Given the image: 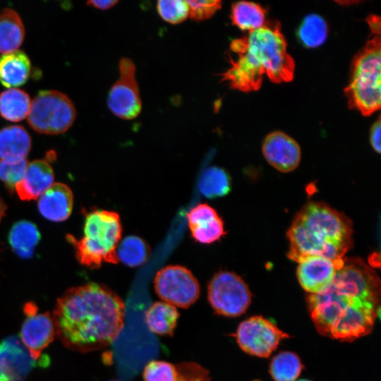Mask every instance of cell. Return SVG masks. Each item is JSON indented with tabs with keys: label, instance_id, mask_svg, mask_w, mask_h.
<instances>
[{
	"label": "cell",
	"instance_id": "6da1fadb",
	"mask_svg": "<svg viewBox=\"0 0 381 381\" xmlns=\"http://www.w3.org/2000/svg\"><path fill=\"white\" fill-rule=\"evenodd\" d=\"M307 303L320 334L353 341L369 334L380 315V280L363 260L344 258L330 285Z\"/></svg>",
	"mask_w": 381,
	"mask_h": 381
},
{
	"label": "cell",
	"instance_id": "7a4b0ae2",
	"mask_svg": "<svg viewBox=\"0 0 381 381\" xmlns=\"http://www.w3.org/2000/svg\"><path fill=\"white\" fill-rule=\"evenodd\" d=\"M124 315V303L115 292L90 282L66 291L57 300L52 320L66 347L87 353L111 345L123 329Z\"/></svg>",
	"mask_w": 381,
	"mask_h": 381
},
{
	"label": "cell",
	"instance_id": "3957f363",
	"mask_svg": "<svg viewBox=\"0 0 381 381\" xmlns=\"http://www.w3.org/2000/svg\"><path fill=\"white\" fill-rule=\"evenodd\" d=\"M230 50V67L222 73V80L243 92L258 90L267 76L275 83L294 78L295 63L287 52V44L279 22H267L261 28L234 40Z\"/></svg>",
	"mask_w": 381,
	"mask_h": 381
},
{
	"label": "cell",
	"instance_id": "277c9868",
	"mask_svg": "<svg viewBox=\"0 0 381 381\" xmlns=\"http://www.w3.org/2000/svg\"><path fill=\"white\" fill-rule=\"evenodd\" d=\"M287 238L288 257L296 262L309 256L338 261L352 246L353 226L344 214L327 205L310 202L296 215Z\"/></svg>",
	"mask_w": 381,
	"mask_h": 381
},
{
	"label": "cell",
	"instance_id": "5b68a950",
	"mask_svg": "<svg viewBox=\"0 0 381 381\" xmlns=\"http://www.w3.org/2000/svg\"><path fill=\"white\" fill-rule=\"evenodd\" d=\"M369 27L370 38L354 56L350 80L344 89L349 107L363 116L378 110L381 102L380 24L372 23Z\"/></svg>",
	"mask_w": 381,
	"mask_h": 381
},
{
	"label": "cell",
	"instance_id": "8992f818",
	"mask_svg": "<svg viewBox=\"0 0 381 381\" xmlns=\"http://www.w3.org/2000/svg\"><path fill=\"white\" fill-rule=\"evenodd\" d=\"M83 231L84 235L79 240L67 236L82 265L98 268L103 262L119 263L116 249L121 238L122 226L118 213L102 210L88 213Z\"/></svg>",
	"mask_w": 381,
	"mask_h": 381
},
{
	"label": "cell",
	"instance_id": "52a82bcc",
	"mask_svg": "<svg viewBox=\"0 0 381 381\" xmlns=\"http://www.w3.org/2000/svg\"><path fill=\"white\" fill-rule=\"evenodd\" d=\"M77 111L71 99L56 90H42L31 101L27 117L36 132L58 135L67 131L74 123Z\"/></svg>",
	"mask_w": 381,
	"mask_h": 381
},
{
	"label": "cell",
	"instance_id": "ba28073f",
	"mask_svg": "<svg viewBox=\"0 0 381 381\" xmlns=\"http://www.w3.org/2000/svg\"><path fill=\"white\" fill-rule=\"evenodd\" d=\"M207 298L219 315L237 317L248 309L251 293L241 277L229 271L216 273L207 286Z\"/></svg>",
	"mask_w": 381,
	"mask_h": 381
},
{
	"label": "cell",
	"instance_id": "9c48e42d",
	"mask_svg": "<svg viewBox=\"0 0 381 381\" xmlns=\"http://www.w3.org/2000/svg\"><path fill=\"white\" fill-rule=\"evenodd\" d=\"M154 286L164 302L183 308L193 305L200 294L196 277L181 265H168L161 269L155 275Z\"/></svg>",
	"mask_w": 381,
	"mask_h": 381
},
{
	"label": "cell",
	"instance_id": "30bf717a",
	"mask_svg": "<svg viewBox=\"0 0 381 381\" xmlns=\"http://www.w3.org/2000/svg\"><path fill=\"white\" fill-rule=\"evenodd\" d=\"M236 337L243 351L259 357L269 356L281 340L289 337L274 322L262 316H253L243 321Z\"/></svg>",
	"mask_w": 381,
	"mask_h": 381
},
{
	"label": "cell",
	"instance_id": "8fae6325",
	"mask_svg": "<svg viewBox=\"0 0 381 381\" xmlns=\"http://www.w3.org/2000/svg\"><path fill=\"white\" fill-rule=\"evenodd\" d=\"M135 66L128 58L119 61V78L112 85L107 97L111 111L123 119L135 118L142 109V101L135 78Z\"/></svg>",
	"mask_w": 381,
	"mask_h": 381
},
{
	"label": "cell",
	"instance_id": "7c38bea8",
	"mask_svg": "<svg viewBox=\"0 0 381 381\" xmlns=\"http://www.w3.org/2000/svg\"><path fill=\"white\" fill-rule=\"evenodd\" d=\"M26 318L20 333V339L35 361L42 356V351L53 341L55 329L49 313H38L37 307L32 304L25 306Z\"/></svg>",
	"mask_w": 381,
	"mask_h": 381
},
{
	"label": "cell",
	"instance_id": "4fadbf2b",
	"mask_svg": "<svg viewBox=\"0 0 381 381\" xmlns=\"http://www.w3.org/2000/svg\"><path fill=\"white\" fill-rule=\"evenodd\" d=\"M343 259L332 261L322 256H309L300 260L296 270L299 284L310 294L323 291L333 281Z\"/></svg>",
	"mask_w": 381,
	"mask_h": 381
},
{
	"label": "cell",
	"instance_id": "5bb4252c",
	"mask_svg": "<svg viewBox=\"0 0 381 381\" xmlns=\"http://www.w3.org/2000/svg\"><path fill=\"white\" fill-rule=\"evenodd\" d=\"M262 154L267 162L282 173L294 170L301 161V149L297 142L281 131H274L265 138Z\"/></svg>",
	"mask_w": 381,
	"mask_h": 381
},
{
	"label": "cell",
	"instance_id": "9a60e30c",
	"mask_svg": "<svg viewBox=\"0 0 381 381\" xmlns=\"http://www.w3.org/2000/svg\"><path fill=\"white\" fill-rule=\"evenodd\" d=\"M20 339L9 337L0 343V370L11 381H19L37 365Z\"/></svg>",
	"mask_w": 381,
	"mask_h": 381
},
{
	"label": "cell",
	"instance_id": "2e32d148",
	"mask_svg": "<svg viewBox=\"0 0 381 381\" xmlns=\"http://www.w3.org/2000/svg\"><path fill=\"white\" fill-rule=\"evenodd\" d=\"M193 238L201 243H212L224 234V226L217 212L207 204H198L187 214Z\"/></svg>",
	"mask_w": 381,
	"mask_h": 381
},
{
	"label": "cell",
	"instance_id": "e0dca14e",
	"mask_svg": "<svg viewBox=\"0 0 381 381\" xmlns=\"http://www.w3.org/2000/svg\"><path fill=\"white\" fill-rule=\"evenodd\" d=\"M54 174L49 163L44 159L34 160L28 163L15 190L23 200H35L54 183Z\"/></svg>",
	"mask_w": 381,
	"mask_h": 381
},
{
	"label": "cell",
	"instance_id": "ac0fdd59",
	"mask_svg": "<svg viewBox=\"0 0 381 381\" xmlns=\"http://www.w3.org/2000/svg\"><path fill=\"white\" fill-rule=\"evenodd\" d=\"M73 195L71 188L62 183H54L38 198L40 214L52 222L66 220L73 209Z\"/></svg>",
	"mask_w": 381,
	"mask_h": 381
},
{
	"label": "cell",
	"instance_id": "d6986e66",
	"mask_svg": "<svg viewBox=\"0 0 381 381\" xmlns=\"http://www.w3.org/2000/svg\"><path fill=\"white\" fill-rule=\"evenodd\" d=\"M31 61L22 50H16L0 56V83L8 88H17L29 79Z\"/></svg>",
	"mask_w": 381,
	"mask_h": 381
},
{
	"label": "cell",
	"instance_id": "ffe728a7",
	"mask_svg": "<svg viewBox=\"0 0 381 381\" xmlns=\"http://www.w3.org/2000/svg\"><path fill=\"white\" fill-rule=\"evenodd\" d=\"M32 140L21 126L13 125L0 130V159L25 158Z\"/></svg>",
	"mask_w": 381,
	"mask_h": 381
},
{
	"label": "cell",
	"instance_id": "44dd1931",
	"mask_svg": "<svg viewBox=\"0 0 381 381\" xmlns=\"http://www.w3.org/2000/svg\"><path fill=\"white\" fill-rule=\"evenodd\" d=\"M25 38V27L19 14L11 8L0 11V53L18 50Z\"/></svg>",
	"mask_w": 381,
	"mask_h": 381
},
{
	"label": "cell",
	"instance_id": "7402d4cb",
	"mask_svg": "<svg viewBox=\"0 0 381 381\" xmlns=\"http://www.w3.org/2000/svg\"><path fill=\"white\" fill-rule=\"evenodd\" d=\"M40 233L35 224L27 220L15 223L8 234V241L14 253L22 258H30L40 240Z\"/></svg>",
	"mask_w": 381,
	"mask_h": 381
},
{
	"label": "cell",
	"instance_id": "603a6c76",
	"mask_svg": "<svg viewBox=\"0 0 381 381\" xmlns=\"http://www.w3.org/2000/svg\"><path fill=\"white\" fill-rule=\"evenodd\" d=\"M179 317V313L176 307L164 301L152 303L145 313L149 329L159 335H171Z\"/></svg>",
	"mask_w": 381,
	"mask_h": 381
},
{
	"label": "cell",
	"instance_id": "cb8c5ba5",
	"mask_svg": "<svg viewBox=\"0 0 381 381\" xmlns=\"http://www.w3.org/2000/svg\"><path fill=\"white\" fill-rule=\"evenodd\" d=\"M31 106L29 95L18 88H8L0 93V116L11 122L27 119Z\"/></svg>",
	"mask_w": 381,
	"mask_h": 381
},
{
	"label": "cell",
	"instance_id": "d4e9b609",
	"mask_svg": "<svg viewBox=\"0 0 381 381\" xmlns=\"http://www.w3.org/2000/svg\"><path fill=\"white\" fill-rule=\"evenodd\" d=\"M266 11L259 4L250 1H238L231 6V19L239 29L250 32L263 26Z\"/></svg>",
	"mask_w": 381,
	"mask_h": 381
},
{
	"label": "cell",
	"instance_id": "484cf974",
	"mask_svg": "<svg viewBox=\"0 0 381 381\" xmlns=\"http://www.w3.org/2000/svg\"><path fill=\"white\" fill-rule=\"evenodd\" d=\"M231 178L222 168L210 167L202 174L198 188L200 193L207 198L226 195L231 190Z\"/></svg>",
	"mask_w": 381,
	"mask_h": 381
},
{
	"label": "cell",
	"instance_id": "4316f807",
	"mask_svg": "<svg viewBox=\"0 0 381 381\" xmlns=\"http://www.w3.org/2000/svg\"><path fill=\"white\" fill-rule=\"evenodd\" d=\"M327 34L326 21L322 17L315 13L309 14L303 18L297 32L301 42L308 48L322 45L325 42Z\"/></svg>",
	"mask_w": 381,
	"mask_h": 381
},
{
	"label": "cell",
	"instance_id": "83f0119b",
	"mask_svg": "<svg viewBox=\"0 0 381 381\" xmlns=\"http://www.w3.org/2000/svg\"><path fill=\"white\" fill-rule=\"evenodd\" d=\"M303 369L299 357L291 351H282L270 363V372L275 381H295Z\"/></svg>",
	"mask_w": 381,
	"mask_h": 381
},
{
	"label": "cell",
	"instance_id": "f1b7e54d",
	"mask_svg": "<svg viewBox=\"0 0 381 381\" xmlns=\"http://www.w3.org/2000/svg\"><path fill=\"white\" fill-rule=\"evenodd\" d=\"M116 253L119 260L129 267L141 265L149 255L147 243L140 237L128 236L119 244Z\"/></svg>",
	"mask_w": 381,
	"mask_h": 381
},
{
	"label": "cell",
	"instance_id": "f546056e",
	"mask_svg": "<svg viewBox=\"0 0 381 381\" xmlns=\"http://www.w3.org/2000/svg\"><path fill=\"white\" fill-rule=\"evenodd\" d=\"M28 164L26 158L0 159V180L10 190H15Z\"/></svg>",
	"mask_w": 381,
	"mask_h": 381
},
{
	"label": "cell",
	"instance_id": "4dcf8cb0",
	"mask_svg": "<svg viewBox=\"0 0 381 381\" xmlns=\"http://www.w3.org/2000/svg\"><path fill=\"white\" fill-rule=\"evenodd\" d=\"M157 10L164 20L172 24L181 23L188 16L186 1H159L157 3Z\"/></svg>",
	"mask_w": 381,
	"mask_h": 381
},
{
	"label": "cell",
	"instance_id": "1f68e13d",
	"mask_svg": "<svg viewBox=\"0 0 381 381\" xmlns=\"http://www.w3.org/2000/svg\"><path fill=\"white\" fill-rule=\"evenodd\" d=\"M143 375L144 381H176L177 370L169 362L152 361L145 365Z\"/></svg>",
	"mask_w": 381,
	"mask_h": 381
},
{
	"label": "cell",
	"instance_id": "d6a6232c",
	"mask_svg": "<svg viewBox=\"0 0 381 381\" xmlns=\"http://www.w3.org/2000/svg\"><path fill=\"white\" fill-rule=\"evenodd\" d=\"M189 17L196 21L211 18L222 6L220 1H186Z\"/></svg>",
	"mask_w": 381,
	"mask_h": 381
},
{
	"label": "cell",
	"instance_id": "836d02e7",
	"mask_svg": "<svg viewBox=\"0 0 381 381\" xmlns=\"http://www.w3.org/2000/svg\"><path fill=\"white\" fill-rule=\"evenodd\" d=\"M176 381H211L208 372L200 365L184 362L176 366Z\"/></svg>",
	"mask_w": 381,
	"mask_h": 381
},
{
	"label": "cell",
	"instance_id": "e575fe53",
	"mask_svg": "<svg viewBox=\"0 0 381 381\" xmlns=\"http://www.w3.org/2000/svg\"><path fill=\"white\" fill-rule=\"evenodd\" d=\"M381 123L380 118L378 117L377 120L373 123L370 131V143L373 150L380 153L381 150Z\"/></svg>",
	"mask_w": 381,
	"mask_h": 381
},
{
	"label": "cell",
	"instance_id": "d590c367",
	"mask_svg": "<svg viewBox=\"0 0 381 381\" xmlns=\"http://www.w3.org/2000/svg\"><path fill=\"white\" fill-rule=\"evenodd\" d=\"M118 3V1L109 0V1H89L87 2L88 6H93L99 10H107Z\"/></svg>",
	"mask_w": 381,
	"mask_h": 381
},
{
	"label": "cell",
	"instance_id": "8d00e7d4",
	"mask_svg": "<svg viewBox=\"0 0 381 381\" xmlns=\"http://www.w3.org/2000/svg\"><path fill=\"white\" fill-rule=\"evenodd\" d=\"M6 210V206L3 200L0 197V221L5 215V212Z\"/></svg>",
	"mask_w": 381,
	"mask_h": 381
},
{
	"label": "cell",
	"instance_id": "74e56055",
	"mask_svg": "<svg viewBox=\"0 0 381 381\" xmlns=\"http://www.w3.org/2000/svg\"><path fill=\"white\" fill-rule=\"evenodd\" d=\"M0 381H11L10 378L0 370Z\"/></svg>",
	"mask_w": 381,
	"mask_h": 381
},
{
	"label": "cell",
	"instance_id": "f35d334b",
	"mask_svg": "<svg viewBox=\"0 0 381 381\" xmlns=\"http://www.w3.org/2000/svg\"><path fill=\"white\" fill-rule=\"evenodd\" d=\"M298 381H310V380L303 379V380H299Z\"/></svg>",
	"mask_w": 381,
	"mask_h": 381
},
{
	"label": "cell",
	"instance_id": "ab89813d",
	"mask_svg": "<svg viewBox=\"0 0 381 381\" xmlns=\"http://www.w3.org/2000/svg\"><path fill=\"white\" fill-rule=\"evenodd\" d=\"M109 381H121V380H109Z\"/></svg>",
	"mask_w": 381,
	"mask_h": 381
}]
</instances>
